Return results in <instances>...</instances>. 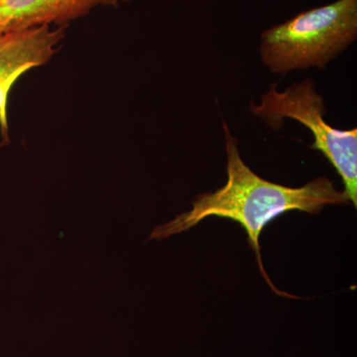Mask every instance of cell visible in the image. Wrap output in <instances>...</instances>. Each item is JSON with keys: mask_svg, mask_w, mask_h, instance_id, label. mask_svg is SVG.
<instances>
[{"mask_svg": "<svg viewBox=\"0 0 357 357\" xmlns=\"http://www.w3.org/2000/svg\"><path fill=\"white\" fill-rule=\"evenodd\" d=\"M357 38V0H337L265 30L260 53L274 74L326 64Z\"/></svg>", "mask_w": 357, "mask_h": 357, "instance_id": "cell-2", "label": "cell"}, {"mask_svg": "<svg viewBox=\"0 0 357 357\" xmlns=\"http://www.w3.org/2000/svg\"><path fill=\"white\" fill-rule=\"evenodd\" d=\"M227 154V181L215 192L199 195L192 210L181 213L172 222L160 225L150 238L164 239L196 227L204 218H229L248 234L249 245L255 251L260 271L270 287L280 296L268 278L261 259L259 239L263 229L277 218L291 211L318 215L326 206L349 204L344 191L335 188L328 178H314L301 188H290L264 180L253 172L241 158L236 138L223 121ZM288 297V296H287Z\"/></svg>", "mask_w": 357, "mask_h": 357, "instance_id": "cell-1", "label": "cell"}, {"mask_svg": "<svg viewBox=\"0 0 357 357\" xmlns=\"http://www.w3.org/2000/svg\"><path fill=\"white\" fill-rule=\"evenodd\" d=\"M65 28L43 25L0 34V128L7 139V96L14 83L32 68L46 64L64 39Z\"/></svg>", "mask_w": 357, "mask_h": 357, "instance_id": "cell-4", "label": "cell"}, {"mask_svg": "<svg viewBox=\"0 0 357 357\" xmlns=\"http://www.w3.org/2000/svg\"><path fill=\"white\" fill-rule=\"evenodd\" d=\"M133 0H0V34L52 24L66 27L98 6Z\"/></svg>", "mask_w": 357, "mask_h": 357, "instance_id": "cell-5", "label": "cell"}, {"mask_svg": "<svg viewBox=\"0 0 357 357\" xmlns=\"http://www.w3.org/2000/svg\"><path fill=\"white\" fill-rule=\"evenodd\" d=\"M250 112L260 117L270 128H283L284 119L299 121L314 136L312 149L318 150L328 160L344 185L349 202L357 206V129L340 130L326 123L323 96L316 91L311 79L288 86L283 93L272 84L262 96L259 105L251 103Z\"/></svg>", "mask_w": 357, "mask_h": 357, "instance_id": "cell-3", "label": "cell"}]
</instances>
